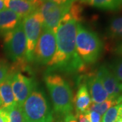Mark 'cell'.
Returning a JSON list of instances; mask_svg holds the SVG:
<instances>
[{
    "label": "cell",
    "instance_id": "3",
    "mask_svg": "<svg viewBox=\"0 0 122 122\" xmlns=\"http://www.w3.org/2000/svg\"><path fill=\"white\" fill-rule=\"evenodd\" d=\"M25 121L29 122H54L51 110L44 92L35 87L22 106Z\"/></svg>",
    "mask_w": 122,
    "mask_h": 122
},
{
    "label": "cell",
    "instance_id": "5",
    "mask_svg": "<svg viewBox=\"0 0 122 122\" xmlns=\"http://www.w3.org/2000/svg\"><path fill=\"white\" fill-rule=\"evenodd\" d=\"M4 37V52L7 57L14 62L26 59V39L22 20Z\"/></svg>",
    "mask_w": 122,
    "mask_h": 122
},
{
    "label": "cell",
    "instance_id": "6",
    "mask_svg": "<svg viewBox=\"0 0 122 122\" xmlns=\"http://www.w3.org/2000/svg\"><path fill=\"white\" fill-rule=\"evenodd\" d=\"M26 39V59L28 62L33 61V52L43 28V18L39 10L22 19Z\"/></svg>",
    "mask_w": 122,
    "mask_h": 122
},
{
    "label": "cell",
    "instance_id": "8",
    "mask_svg": "<svg viewBox=\"0 0 122 122\" xmlns=\"http://www.w3.org/2000/svg\"><path fill=\"white\" fill-rule=\"evenodd\" d=\"M71 4L43 1L39 10L43 18V26L55 33L59 22L69 12Z\"/></svg>",
    "mask_w": 122,
    "mask_h": 122
},
{
    "label": "cell",
    "instance_id": "31",
    "mask_svg": "<svg viewBox=\"0 0 122 122\" xmlns=\"http://www.w3.org/2000/svg\"><path fill=\"white\" fill-rule=\"evenodd\" d=\"M119 116L122 118V102L119 105Z\"/></svg>",
    "mask_w": 122,
    "mask_h": 122
},
{
    "label": "cell",
    "instance_id": "15",
    "mask_svg": "<svg viewBox=\"0 0 122 122\" xmlns=\"http://www.w3.org/2000/svg\"><path fill=\"white\" fill-rule=\"evenodd\" d=\"M0 99L1 109L8 108L16 103L12 87V75L10 73L7 78L0 84Z\"/></svg>",
    "mask_w": 122,
    "mask_h": 122
},
{
    "label": "cell",
    "instance_id": "16",
    "mask_svg": "<svg viewBox=\"0 0 122 122\" xmlns=\"http://www.w3.org/2000/svg\"><path fill=\"white\" fill-rule=\"evenodd\" d=\"M81 2L104 10L115 11L122 8V0H82Z\"/></svg>",
    "mask_w": 122,
    "mask_h": 122
},
{
    "label": "cell",
    "instance_id": "24",
    "mask_svg": "<svg viewBox=\"0 0 122 122\" xmlns=\"http://www.w3.org/2000/svg\"><path fill=\"white\" fill-rule=\"evenodd\" d=\"M85 115L90 122H101V115L94 111H87Z\"/></svg>",
    "mask_w": 122,
    "mask_h": 122
},
{
    "label": "cell",
    "instance_id": "33",
    "mask_svg": "<svg viewBox=\"0 0 122 122\" xmlns=\"http://www.w3.org/2000/svg\"><path fill=\"white\" fill-rule=\"evenodd\" d=\"M115 122H122V118H121L120 117H119L117 119V121Z\"/></svg>",
    "mask_w": 122,
    "mask_h": 122
},
{
    "label": "cell",
    "instance_id": "30",
    "mask_svg": "<svg viewBox=\"0 0 122 122\" xmlns=\"http://www.w3.org/2000/svg\"><path fill=\"white\" fill-rule=\"evenodd\" d=\"M116 51H117V52L119 54H120V55H122V44L117 48Z\"/></svg>",
    "mask_w": 122,
    "mask_h": 122
},
{
    "label": "cell",
    "instance_id": "27",
    "mask_svg": "<svg viewBox=\"0 0 122 122\" xmlns=\"http://www.w3.org/2000/svg\"><path fill=\"white\" fill-rule=\"evenodd\" d=\"M77 118H78L79 122H90V121L87 119V118L86 117L85 114H79L75 116Z\"/></svg>",
    "mask_w": 122,
    "mask_h": 122
},
{
    "label": "cell",
    "instance_id": "34",
    "mask_svg": "<svg viewBox=\"0 0 122 122\" xmlns=\"http://www.w3.org/2000/svg\"><path fill=\"white\" fill-rule=\"evenodd\" d=\"M0 109H1V99H0Z\"/></svg>",
    "mask_w": 122,
    "mask_h": 122
},
{
    "label": "cell",
    "instance_id": "18",
    "mask_svg": "<svg viewBox=\"0 0 122 122\" xmlns=\"http://www.w3.org/2000/svg\"><path fill=\"white\" fill-rule=\"evenodd\" d=\"M7 111L9 117V122H24V117L22 111V107L17 103L9 107L8 108H4Z\"/></svg>",
    "mask_w": 122,
    "mask_h": 122
},
{
    "label": "cell",
    "instance_id": "13",
    "mask_svg": "<svg viewBox=\"0 0 122 122\" xmlns=\"http://www.w3.org/2000/svg\"><path fill=\"white\" fill-rule=\"evenodd\" d=\"M73 104L76 111V115L81 113L85 114L88 111L92 104V100L85 82L79 85L75 97L73 98Z\"/></svg>",
    "mask_w": 122,
    "mask_h": 122
},
{
    "label": "cell",
    "instance_id": "22",
    "mask_svg": "<svg viewBox=\"0 0 122 122\" xmlns=\"http://www.w3.org/2000/svg\"><path fill=\"white\" fill-rule=\"evenodd\" d=\"M111 69L116 78L122 83V58L114 62L111 66Z\"/></svg>",
    "mask_w": 122,
    "mask_h": 122
},
{
    "label": "cell",
    "instance_id": "17",
    "mask_svg": "<svg viewBox=\"0 0 122 122\" xmlns=\"http://www.w3.org/2000/svg\"><path fill=\"white\" fill-rule=\"evenodd\" d=\"M107 35L113 39H122V15L112 18L107 26Z\"/></svg>",
    "mask_w": 122,
    "mask_h": 122
},
{
    "label": "cell",
    "instance_id": "38",
    "mask_svg": "<svg viewBox=\"0 0 122 122\" xmlns=\"http://www.w3.org/2000/svg\"><path fill=\"white\" fill-rule=\"evenodd\" d=\"M3 1H4V0H3Z\"/></svg>",
    "mask_w": 122,
    "mask_h": 122
},
{
    "label": "cell",
    "instance_id": "12",
    "mask_svg": "<svg viewBox=\"0 0 122 122\" xmlns=\"http://www.w3.org/2000/svg\"><path fill=\"white\" fill-rule=\"evenodd\" d=\"M92 103H100L109 98V95L103 87L96 73H90L85 77Z\"/></svg>",
    "mask_w": 122,
    "mask_h": 122
},
{
    "label": "cell",
    "instance_id": "29",
    "mask_svg": "<svg viewBox=\"0 0 122 122\" xmlns=\"http://www.w3.org/2000/svg\"><path fill=\"white\" fill-rule=\"evenodd\" d=\"M5 9H6V8L5 6L4 1L3 0H0V12L2 11V10H4Z\"/></svg>",
    "mask_w": 122,
    "mask_h": 122
},
{
    "label": "cell",
    "instance_id": "20",
    "mask_svg": "<svg viewBox=\"0 0 122 122\" xmlns=\"http://www.w3.org/2000/svg\"><path fill=\"white\" fill-rule=\"evenodd\" d=\"M69 13L72 18H73L77 22H81L82 20V13H83L82 3L79 1H76L73 2L70 7Z\"/></svg>",
    "mask_w": 122,
    "mask_h": 122
},
{
    "label": "cell",
    "instance_id": "9",
    "mask_svg": "<svg viewBox=\"0 0 122 122\" xmlns=\"http://www.w3.org/2000/svg\"><path fill=\"white\" fill-rule=\"evenodd\" d=\"M10 73L12 75V87L15 100L18 105L22 107L25 101L36 87L35 81L32 78L19 72Z\"/></svg>",
    "mask_w": 122,
    "mask_h": 122
},
{
    "label": "cell",
    "instance_id": "32",
    "mask_svg": "<svg viewBox=\"0 0 122 122\" xmlns=\"http://www.w3.org/2000/svg\"><path fill=\"white\" fill-rule=\"evenodd\" d=\"M77 0H63V4H65V3H68V4H72L73 2L76 1Z\"/></svg>",
    "mask_w": 122,
    "mask_h": 122
},
{
    "label": "cell",
    "instance_id": "28",
    "mask_svg": "<svg viewBox=\"0 0 122 122\" xmlns=\"http://www.w3.org/2000/svg\"><path fill=\"white\" fill-rule=\"evenodd\" d=\"M42 1H51L56 4H63V0H41Z\"/></svg>",
    "mask_w": 122,
    "mask_h": 122
},
{
    "label": "cell",
    "instance_id": "36",
    "mask_svg": "<svg viewBox=\"0 0 122 122\" xmlns=\"http://www.w3.org/2000/svg\"><path fill=\"white\" fill-rule=\"evenodd\" d=\"M24 122H26V121H24Z\"/></svg>",
    "mask_w": 122,
    "mask_h": 122
},
{
    "label": "cell",
    "instance_id": "35",
    "mask_svg": "<svg viewBox=\"0 0 122 122\" xmlns=\"http://www.w3.org/2000/svg\"><path fill=\"white\" fill-rule=\"evenodd\" d=\"M77 1H81L82 0H77Z\"/></svg>",
    "mask_w": 122,
    "mask_h": 122
},
{
    "label": "cell",
    "instance_id": "37",
    "mask_svg": "<svg viewBox=\"0 0 122 122\" xmlns=\"http://www.w3.org/2000/svg\"><path fill=\"white\" fill-rule=\"evenodd\" d=\"M28 1H33V0H28Z\"/></svg>",
    "mask_w": 122,
    "mask_h": 122
},
{
    "label": "cell",
    "instance_id": "14",
    "mask_svg": "<svg viewBox=\"0 0 122 122\" xmlns=\"http://www.w3.org/2000/svg\"><path fill=\"white\" fill-rule=\"evenodd\" d=\"M22 18L13 11L5 9L0 12V33L4 35L12 30L20 22Z\"/></svg>",
    "mask_w": 122,
    "mask_h": 122
},
{
    "label": "cell",
    "instance_id": "26",
    "mask_svg": "<svg viewBox=\"0 0 122 122\" xmlns=\"http://www.w3.org/2000/svg\"><path fill=\"white\" fill-rule=\"evenodd\" d=\"M62 122H78L77 120V117L72 113L69 114L65 116L64 119Z\"/></svg>",
    "mask_w": 122,
    "mask_h": 122
},
{
    "label": "cell",
    "instance_id": "4",
    "mask_svg": "<svg viewBox=\"0 0 122 122\" xmlns=\"http://www.w3.org/2000/svg\"><path fill=\"white\" fill-rule=\"evenodd\" d=\"M102 44L96 33L77 23L76 50L84 63L93 64L98 61L102 52Z\"/></svg>",
    "mask_w": 122,
    "mask_h": 122
},
{
    "label": "cell",
    "instance_id": "19",
    "mask_svg": "<svg viewBox=\"0 0 122 122\" xmlns=\"http://www.w3.org/2000/svg\"><path fill=\"white\" fill-rule=\"evenodd\" d=\"M115 105H117L115 100L111 99V98H108L107 100H105L104 102H102L100 103H92V102L88 111H94L102 116L105 113V112L108 109Z\"/></svg>",
    "mask_w": 122,
    "mask_h": 122
},
{
    "label": "cell",
    "instance_id": "11",
    "mask_svg": "<svg viewBox=\"0 0 122 122\" xmlns=\"http://www.w3.org/2000/svg\"><path fill=\"white\" fill-rule=\"evenodd\" d=\"M5 6L18 14L22 19L39 10L42 1L41 0H4Z\"/></svg>",
    "mask_w": 122,
    "mask_h": 122
},
{
    "label": "cell",
    "instance_id": "25",
    "mask_svg": "<svg viewBox=\"0 0 122 122\" xmlns=\"http://www.w3.org/2000/svg\"><path fill=\"white\" fill-rule=\"evenodd\" d=\"M0 122H9L8 114L5 109H0Z\"/></svg>",
    "mask_w": 122,
    "mask_h": 122
},
{
    "label": "cell",
    "instance_id": "10",
    "mask_svg": "<svg viewBox=\"0 0 122 122\" xmlns=\"http://www.w3.org/2000/svg\"><path fill=\"white\" fill-rule=\"evenodd\" d=\"M96 75L109 95V98L115 100L122 95V83L114 75L111 70L105 66H101L96 71Z\"/></svg>",
    "mask_w": 122,
    "mask_h": 122
},
{
    "label": "cell",
    "instance_id": "2",
    "mask_svg": "<svg viewBox=\"0 0 122 122\" xmlns=\"http://www.w3.org/2000/svg\"><path fill=\"white\" fill-rule=\"evenodd\" d=\"M45 83L51 97L54 112L64 117L72 113L73 98L69 84L61 75L52 73L46 75Z\"/></svg>",
    "mask_w": 122,
    "mask_h": 122
},
{
    "label": "cell",
    "instance_id": "7",
    "mask_svg": "<svg viewBox=\"0 0 122 122\" xmlns=\"http://www.w3.org/2000/svg\"><path fill=\"white\" fill-rule=\"evenodd\" d=\"M56 50L55 33L43 26L41 33L35 45L33 61L39 65H48Z\"/></svg>",
    "mask_w": 122,
    "mask_h": 122
},
{
    "label": "cell",
    "instance_id": "23",
    "mask_svg": "<svg viewBox=\"0 0 122 122\" xmlns=\"http://www.w3.org/2000/svg\"><path fill=\"white\" fill-rule=\"evenodd\" d=\"M10 66L4 61H0V84L8 76Z\"/></svg>",
    "mask_w": 122,
    "mask_h": 122
},
{
    "label": "cell",
    "instance_id": "21",
    "mask_svg": "<svg viewBox=\"0 0 122 122\" xmlns=\"http://www.w3.org/2000/svg\"><path fill=\"white\" fill-rule=\"evenodd\" d=\"M119 105L113 106L109 109L103 115V117L101 119V122H115L119 116Z\"/></svg>",
    "mask_w": 122,
    "mask_h": 122
},
{
    "label": "cell",
    "instance_id": "1",
    "mask_svg": "<svg viewBox=\"0 0 122 122\" xmlns=\"http://www.w3.org/2000/svg\"><path fill=\"white\" fill-rule=\"evenodd\" d=\"M77 23L69 12L61 19L55 31L56 50L47 65V73L55 71L71 73L85 71V63L76 50Z\"/></svg>",
    "mask_w": 122,
    "mask_h": 122
}]
</instances>
